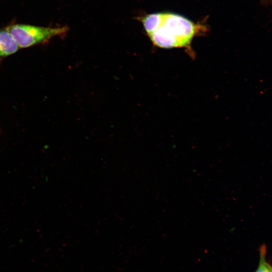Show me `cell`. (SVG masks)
<instances>
[{"mask_svg": "<svg viewBox=\"0 0 272 272\" xmlns=\"http://www.w3.org/2000/svg\"><path fill=\"white\" fill-rule=\"evenodd\" d=\"M20 48H26L48 41L66 33L68 27L50 28L16 24L7 27Z\"/></svg>", "mask_w": 272, "mask_h": 272, "instance_id": "cell-1", "label": "cell"}, {"mask_svg": "<svg viewBox=\"0 0 272 272\" xmlns=\"http://www.w3.org/2000/svg\"><path fill=\"white\" fill-rule=\"evenodd\" d=\"M162 25L177 39L180 47L188 45L196 32L193 23L176 14L164 13Z\"/></svg>", "mask_w": 272, "mask_h": 272, "instance_id": "cell-2", "label": "cell"}, {"mask_svg": "<svg viewBox=\"0 0 272 272\" xmlns=\"http://www.w3.org/2000/svg\"><path fill=\"white\" fill-rule=\"evenodd\" d=\"M148 35L153 44L159 47H180L177 39L163 25Z\"/></svg>", "mask_w": 272, "mask_h": 272, "instance_id": "cell-3", "label": "cell"}, {"mask_svg": "<svg viewBox=\"0 0 272 272\" xmlns=\"http://www.w3.org/2000/svg\"><path fill=\"white\" fill-rule=\"evenodd\" d=\"M20 48L7 27L0 29V61Z\"/></svg>", "mask_w": 272, "mask_h": 272, "instance_id": "cell-4", "label": "cell"}, {"mask_svg": "<svg viewBox=\"0 0 272 272\" xmlns=\"http://www.w3.org/2000/svg\"><path fill=\"white\" fill-rule=\"evenodd\" d=\"M164 13H154L148 15L142 19L145 29L148 35L150 34L163 23Z\"/></svg>", "mask_w": 272, "mask_h": 272, "instance_id": "cell-5", "label": "cell"}, {"mask_svg": "<svg viewBox=\"0 0 272 272\" xmlns=\"http://www.w3.org/2000/svg\"><path fill=\"white\" fill-rule=\"evenodd\" d=\"M255 272H272V265L266 260V246L262 244L259 248V261Z\"/></svg>", "mask_w": 272, "mask_h": 272, "instance_id": "cell-6", "label": "cell"}]
</instances>
